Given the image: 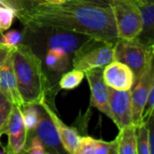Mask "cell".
<instances>
[{
    "label": "cell",
    "mask_w": 154,
    "mask_h": 154,
    "mask_svg": "<svg viewBox=\"0 0 154 154\" xmlns=\"http://www.w3.org/2000/svg\"><path fill=\"white\" fill-rule=\"evenodd\" d=\"M26 29L60 28L116 42L117 32L109 5L90 0H56L15 13Z\"/></svg>",
    "instance_id": "6da1fadb"
},
{
    "label": "cell",
    "mask_w": 154,
    "mask_h": 154,
    "mask_svg": "<svg viewBox=\"0 0 154 154\" xmlns=\"http://www.w3.org/2000/svg\"><path fill=\"white\" fill-rule=\"evenodd\" d=\"M12 63L23 106L45 101L49 81L41 58L28 44L20 43L12 51Z\"/></svg>",
    "instance_id": "7a4b0ae2"
},
{
    "label": "cell",
    "mask_w": 154,
    "mask_h": 154,
    "mask_svg": "<svg viewBox=\"0 0 154 154\" xmlns=\"http://www.w3.org/2000/svg\"><path fill=\"white\" fill-rule=\"evenodd\" d=\"M153 43L142 42L138 37L117 39L114 46V60L127 65L133 70L135 81L153 63Z\"/></svg>",
    "instance_id": "3957f363"
},
{
    "label": "cell",
    "mask_w": 154,
    "mask_h": 154,
    "mask_svg": "<svg viewBox=\"0 0 154 154\" xmlns=\"http://www.w3.org/2000/svg\"><path fill=\"white\" fill-rule=\"evenodd\" d=\"M25 31L26 34L30 35V38H32V41H42V44L46 45V50L58 49L68 54H73L77 49L93 38L86 34L52 27L39 29L25 28Z\"/></svg>",
    "instance_id": "277c9868"
},
{
    "label": "cell",
    "mask_w": 154,
    "mask_h": 154,
    "mask_svg": "<svg viewBox=\"0 0 154 154\" xmlns=\"http://www.w3.org/2000/svg\"><path fill=\"white\" fill-rule=\"evenodd\" d=\"M115 43L92 38L74 51L73 69L86 72L93 69L104 68L114 60Z\"/></svg>",
    "instance_id": "5b68a950"
},
{
    "label": "cell",
    "mask_w": 154,
    "mask_h": 154,
    "mask_svg": "<svg viewBox=\"0 0 154 154\" xmlns=\"http://www.w3.org/2000/svg\"><path fill=\"white\" fill-rule=\"evenodd\" d=\"M112 9L117 39L131 40L139 37L143 30L142 14L134 0H109Z\"/></svg>",
    "instance_id": "8992f818"
},
{
    "label": "cell",
    "mask_w": 154,
    "mask_h": 154,
    "mask_svg": "<svg viewBox=\"0 0 154 154\" xmlns=\"http://www.w3.org/2000/svg\"><path fill=\"white\" fill-rule=\"evenodd\" d=\"M2 134H5L8 137L7 146L5 150L6 153L23 152L28 135L23 121L21 110L18 106H13L10 116L2 130Z\"/></svg>",
    "instance_id": "52a82bcc"
},
{
    "label": "cell",
    "mask_w": 154,
    "mask_h": 154,
    "mask_svg": "<svg viewBox=\"0 0 154 154\" xmlns=\"http://www.w3.org/2000/svg\"><path fill=\"white\" fill-rule=\"evenodd\" d=\"M109 93V109L112 120L118 127L122 129L127 125H133L132 110V89L116 90L108 88Z\"/></svg>",
    "instance_id": "ba28073f"
},
{
    "label": "cell",
    "mask_w": 154,
    "mask_h": 154,
    "mask_svg": "<svg viewBox=\"0 0 154 154\" xmlns=\"http://www.w3.org/2000/svg\"><path fill=\"white\" fill-rule=\"evenodd\" d=\"M154 83L153 63H152L142 76L134 82L131 93L133 125L136 127L143 123V113L148 98L150 88Z\"/></svg>",
    "instance_id": "9c48e42d"
},
{
    "label": "cell",
    "mask_w": 154,
    "mask_h": 154,
    "mask_svg": "<svg viewBox=\"0 0 154 154\" xmlns=\"http://www.w3.org/2000/svg\"><path fill=\"white\" fill-rule=\"evenodd\" d=\"M103 69L97 68L85 72V77L88 79L90 91V106L98 109L108 118H112L109 109V93L108 87L103 79Z\"/></svg>",
    "instance_id": "30bf717a"
},
{
    "label": "cell",
    "mask_w": 154,
    "mask_h": 154,
    "mask_svg": "<svg viewBox=\"0 0 154 154\" xmlns=\"http://www.w3.org/2000/svg\"><path fill=\"white\" fill-rule=\"evenodd\" d=\"M39 105H40V116L36 127L33 130L35 135L42 143L48 153L66 152L61 145L60 136L54 123L52 122L51 118L50 117L46 110L43 108V106L41 104Z\"/></svg>",
    "instance_id": "8fae6325"
},
{
    "label": "cell",
    "mask_w": 154,
    "mask_h": 154,
    "mask_svg": "<svg viewBox=\"0 0 154 154\" xmlns=\"http://www.w3.org/2000/svg\"><path fill=\"white\" fill-rule=\"evenodd\" d=\"M103 79L108 88L116 90L132 89L135 77L133 70L125 64L113 60L103 69Z\"/></svg>",
    "instance_id": "7c38bea8"
},
{
    "label": "cell",
    "mask_w": 154,
    "mask_h": 154,
    "mask_svg": "<svg viewBox=\"0 0 154 154\" xmlns=\"http://www.w3.org/2000/svg\"><path fill=\"white\" fill-rule=\"evenodd\" d=\"M0 90L10 99L14 106H18L20 109L23 106V101L17 87L13 68L12 52L7 60L0 65Z\"/></svg>",
    "instance_id": "4fadbf2b"
},
{
    "label": "cell",
    "mask_w": 154,
    "mask_h": 154,
    "mask_svg": "<svg viewBox=\"0 0 154 154\" xmlns=\"http://www.w3.org/2000/svg\"><path fill=\"white\" fill-rule=\"evenodd\" d=\"M41 105L43 106V108L46 110V112L51 118L52 122L54 123L60 136L61 145L65 152L70 154H77L79 143L80 139L78 131L73 127H69L68 125H66L56 115V113L48 106L46 100L42 102Z\"/></svg>",
    "instance_id": "5bb4252c"
},
{
    "label": "cell",
    "mask_w": 154,
    "mask_h": 154,
    "mask_svg": "<svg viewBox=\"0 0 154 154\" xmlns=\"http://www.w3.org/2000/svg\"><path fill=\"white\" fill-rule=\"evenodd\" d=\"M77 154H116V143L105 142L90 136L80 137Z\"/></svg>",
    "instance_id": "9a60e30c"
},
{
    "label": "cell",
    "mask_w": 154,
    "mask_h": 154,
    "mask_svg": "<svg viewBox=\"0 0 154 154\" xmlns=\"http://www.w3.org/2000/svg\"><path fill=\"white\" fill-rule=\"evenodd\" d=\"M116 143V154H137L136 126L130 125L120 129Z\"/></svg>",
    "instance_id": "2e32d148"
},
{
    "label": "cell",
    "mask_w": 154,
    "mask_h": 154,
    "mask_svg": "<svg viewBox=\"0 0 154 154\" xmlns=\"http://www.w3.org/2000/svg\"><path fill=\"white\" fill-rule=\"evenodd\" d=\"M45 53L44 60L46 66L51 70L61 72L68 69L69 65V54L58 49H48Z\"/></svg>",
    "instance_id": "e0dca14e"
},
{
    "label": "cell",
    "mask_w": 154,
    "mask_h": 154,
    "mask_svg": "<svg viewBox=\"0 0 154 154\" xmlns=\"http://www.w3.org/2000/svg\"><path fill=\"white\" fill-rule=\"evenodd\" d=\"M23 121L27 131L33 132L40 116V105H24L21 109Z\"/></svg>",
    "instance_id": "ac0fdd59"
},
{
    "label": "cell",
    "mask_w": 154,
    "mask_h": 154,
    "mask_svg": "<svg viewBox=\"0 0 154 154\" xmlns=\"http://www.w3.org/2000/svg\"><path fill=\"white\" fill-rule=\"evenodd\" d=\"M138 6L141 11L143 22V30L140 35L144 34V36H147L148 34H150L151 38H152L154 24V3L147 5H138Z\"/></svg>",
    "instance_id": "d6986e66"
},
{
    "label": "cell",
    "mask_w": 154,
    "mask_h": 154,
    "mask_svg": "<svg viewBox=\"0 0 154 154\" xmlns=\"http://www.w3.org/2000/svg\"><path fill=\"white\" fill-rule=\"evenodd\" d=\"M85 78V72L79 69H72L69 72H66L61 77L59 86L61 89L71 90L79 86Z\"/></svg>",
    "instance_id": "ffe728a7"
},
{
    "label": "cell",
    "mask_w": 154,
    "mask_h": 154,
    "mask_svg": "<svg viewBox=\"0 0 154 154\" xmlns=\"http://www.w3.org/2000/svg\"><path fill=\"white\" fill-rule=\"evenodd\" d=\"M137 134V154H150L149 126L148 121L143 122L136 127Z\"/></svg>",
    "instance_id": "44dd1931"
},
{
    "label": "cell",
    "mask_w": 154,
    "mask_h": 154,
    "mask_svg": "<svg viewBox=\"0 0 154 154\" xmlns=\"http://www.w3.org/2000/svg\"><path fill=\"white\" fill-rule=\"evenodd\" d=\"M13 103L10 99L0 90V134L6 124V121L10 116V113L13 108Z\"/></svg>",
    "instance_id": "7402d4cb"
},
{
    "label": "cell",
    "mask_w": 154,
    "mask_h": 154,
    "mask_svg": "<svg viewBox=\"0 0 154 154\" xmlns=\"http://www.w3.org/2000/svg\"><path fill=\"white\" fill-rule=\"evenodd\" d=\"M5 1L8 4V6L14 9L16 13L21 10L28 9L42 4L50 3L56 0H5Z\"/></svg>",
    "instance_id": "603a6c76"
},
{
    "label": "cell",
    "mask_w": 154,
    "mask_h": 154,
    "mask_svg": "<svg viewBox=\"0 0 154 154\" xmlns=\"http://www.w3.org/2000/svg\"><path fill=\"white\" fill-rule=\"evenodd\" d=\"M15 17V11L6 6H0V31L3 32L9 29Z\"/></svg>",
    "instance_id": "cb8c5ba5"
},
{
    "label": "cell",
    "mask_w": 154,
    "mask_h": 154,
    "mask_svg": "<svg viewBox=\"0 0 154 154\" xmlns=\"http://www.w3.org/2000/svg\"><path fill=\"white\" fill-rule=\"evenodd\" d=\"M22 40V33L15 30H12L10 32H7L6 33H2L0 38V43L9 48H14L21 43Z\"/></svg>",
    "instance_id": "d4e9b609"
},
{
    "label": "cell",
    "mask_w": 154,
    "mask_h": 154,
    "mask_svg": "<svg viewBox=\"0 0 154 154\" xmlns=\"http://www.w3.org/2000/svg\"><path fill=\"white\" fill-rule=\"evenodd\" d=\"M23 152L30 154H46L48 153L42 143L39 140V138L34 135L31 140L26 141Z\"/></svg>",
    "instance_id": "484cf974"
},
{
    "label": "cell",
    "mask_w": 154,
    "mask_h": 154,
    "mask_svg": "<svg viewBox=\"0 0 154 154\" xmlns=\"http://www.w3.org/2000/svg\"><path fill=\"white\" fill-rule=\"evenodd\" d=\"M154 108V83L150 88V92L148 95V98L143 109V122H147L153 116Z\"/></svg>",
    "instance_id": "4316f807"
},
{
    "label": "cell",
    "mask_w": 154,
    "mask_h": 154,
    "mask_svg": "<svg viewBox=\"0 0 154 154\" xmlns=\"http://www.w3.org/2000/svg\"><path fill=\"white\" fill-rule=\"evenodd\" d=\"M13 49L14 48H9L0 43V65H2L11 55Z\"/></svg>",
    "instance_id": "83f0119b"
},
{
    "label": "cell",
    "mask_w": 154,
    "mask_h": 154,
    "mask_svg": "<svg viewBox=\"0 0 154 154\" xmlns=\"http://www.w3.org/2000/svg\"><path fill=\"white\" fill-rule=\"evenodd\" d=\"M137 5H147V4H151L154 3V0H134Z\"/></svg>",
    "instance_id": "f1b7e54d"
},
{
    "label": "cell",
    "mask_w": 154,
    "mask_h": 154,
    "mask_svg": "<svg viewBox=\"0 0 154 154\" xmlns=\"http://www.w3.org/2000/svg\"><path fill=\"white\" fill-rule=\"evenodd\" d=\"M90 1L99 3V4H104V5H108V3H109V0H90Z\"/></svg>",
    "instance_id": "f546056e"
},
{
    "label": "cell",
    "mask_w": 154,
    "mask_h": 154,
    "mask_svg": "<svg viewBox=\"0 0 154 154\" xmlns=\"http://www.w3.org/2000/svg\"><path fill=\"white\" fill-rule=\"evenodd\" d=\"M0 6H6V7H9L8 6V4L5 1V0H0ZM10 8V7H9Z\"/></svg>",
    "instance_id": "4dcf8cb0"
},
{
    "label": "cell",
    "mask_w": 154,
    "mask_h": 154,
    "mask_svg": "<svg viewBox=\"0 0 154 154\" xmlns=\"http://www.w3.org/2000/svg\"><path fill=\"white\" fill-rule=\"evenodd\" d=\"M1 135H2V134H0V137H1ZM0 145H1V142H0Z\"/></svg>",
    "instance_id": "1f68e13d"
},
{
    "label": "cell",
    "mask_w": 154,
    "mask_h": 154,
    "mask_svg": "<svg viewBox=\"0 0 154 154\" xmlns=\"http://www.w3.org/2000/svg\"><path fill=\"white\" fill-rule=\"evenodd\" d=\"M1 35H2V33H1V32H0V38H1Z\"/></svg>",
    "instance_id": "d6a6232c"
},
{
    "label": "cell",
    "mask_w": 154,
    "mask_h": 154,
    "mask_svg": "<svg viewBox=\"0 0 154 154\" xmlns=\"http://www.w3.org/2000/svg\"><path fill=\"white\" fill-rule=\"evenodd\" d=\"M0 32H1V33H3V32H1V31H0Z\"/></svg>",
    "instance_id": "836d02e7"
}]
</instances>
